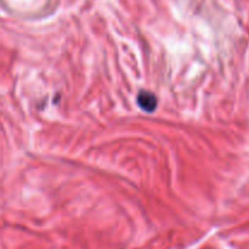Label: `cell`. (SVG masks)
Returning a JSON list of instances; mask_svg holds the SVG:
<instances>
[{
	"instance_id": "cell-1",
	"label": "cell",
	"mask_w": 249,
	"mask_h": 249,
	"mask_svg": "<svg viewBox=\"0 0 249 249\" xmlns=\"http://www.w3.org/2000/svg\"><path fill=\"white\" fill-rule=\"evenodd\" d=\"M138 104L141 109H143L147 113H151L157 107V99L155 95L150 91H140L138 95Z\"/></svg>"
}]
</instances>
